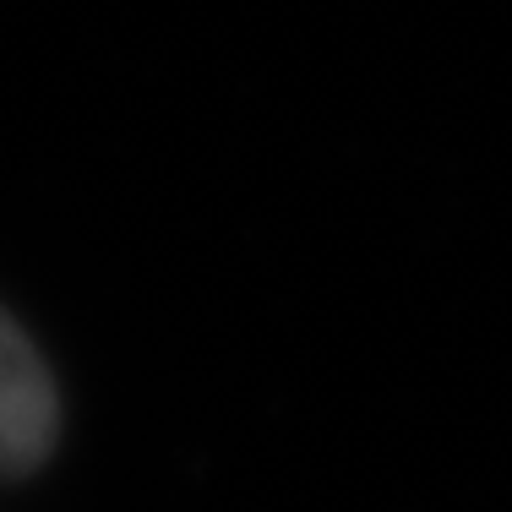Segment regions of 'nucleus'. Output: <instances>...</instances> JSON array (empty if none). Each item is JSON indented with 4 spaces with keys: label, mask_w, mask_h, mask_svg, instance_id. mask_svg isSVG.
<instances>
[{
    "label": "nucleus",
    "mask_w": 512,
    "mask_h": 512,
    "mask_svg": "<svg viewBox=\"0 0 512 512\" xmlns=\"http://www.w3.org/2000/svg\"><path fill=\"white\" fill-rule=\"evenodd\" d=\"M60 442V387L17 316L0 311V480H28Z\"/></svg>",
    "instance_id": "1"
}]
</instances>
